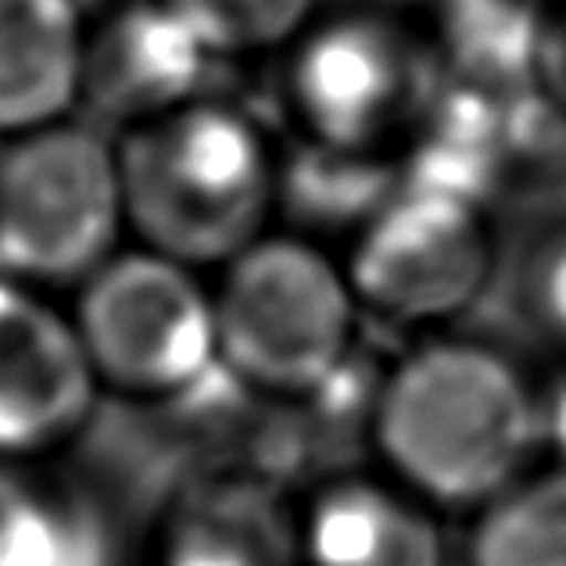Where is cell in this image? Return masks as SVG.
Instances as JSON below:
<instances>
[{"instance_id":"cell-8","label":"cell","mask_w":566,"mask_h":566,"mask_svg":"<svg viewBox=\"0 0 566 566\" xmlns=\"http://www.w3.org/2000/svg\"><path fill=\"white\" fill-rule=\"evenodd\" d=\"M101 387L51 291L0 273V463H51L94 423Z\"/></svg>"},{"instance_id":"cell-11","label":"cell","mask_w":566,"mask_h":566,"mask_svg":"<svg viewBox=\"0 0 566 566\" xmlns=\"http://www.w3.org/2000/svg\"><path fill=\"white\" fill-rule=\"evenodd\" d=\"M140 566H302L297 499L251 467L193 473L161 502Z\"/></svg>"},{"instance_id":"cell-1","label":"cell","mask_w":566,"mask_h":566,"mask_svg":"<svg viewBox=\"0 0 566 566\" xmlns=\"http://www.w3.org/2000/svg\"><path fill=\"white\" fill-rule=\"evenodd\" d=\"M366 441L401 488L473 516L538 467V384L488 340L427 334L380 374Z\"/></svg>"},{"instance_id":"cell-7","label":"cell","mask_w":566,"mask_h":566,"mask_svg":"<svg viewBox=\"0 0 566 566\" xmlns=\"http://www.w3.org/2000/svg\"><path fill=\"white\" fill-rule=\"evenodd\" d=\"M363 316L434 334L481 302L495 276L484 205L401 187L340 251Z\"/></svg>"},{"instance_id":"cell-19","label":"cell","mask_w":566,"mask_h":566,"mask_svg":"<svg viewBox=\"0 0 566 566\" xmlns=\"http://www.w3.org/2000/svg\"><path fill=\"white\" fill-rule=\"evenodd\" d=\"M524 294L538 331L566 348V233L534 251Z\"/></svg>"},{"instance_id":"cell-15","label":"cell","mask_w":566,"mask_h":566,"mask_svg":"<svg viewBox=\"0 0 566 566\" xmlns=\"http://www.w3.org/2000/svg\"><path fill=\"white\" fill-rule=\"evenodd\" d=\"M406 187L398 155L340 151V147L291 140L280 151L276 227L331 248L352 241L380 208Z\"/></svg>"},{"instance_id":"cell-12","label":"cell","mask_w":566,"mask_h":566,"mask_svg":"<svg viewBox=\"0 0 566 566\" xmlns=\"http://www.w3.org/2000/svg\"><path fill=\"white\" fill-rule=\"evenodd\" d=\"M302 566H449L444 513L384 470H337L297 499Z\"/></svg>"},{"instance_id":"cell-5","label":"cell","mask_w":566,"mask_h":566,"mask_svg":"<svg viewBox=\"0 0 566 566\" xmlns=\"http://www.w3.org/2000/svg\"><path fill=\"white\" fill-rule=\"evenodd\" d=\"M72 323L104 398L180 406L219 374L212 283L129 244L72 291Z\"/></svg>"},{"instance_id":"cell-4","label":"cell","mask_w":566,"mask_h":566,"mask_svg":"<svg viewBox=\"0 0 566 566\" xmlns=\"http://www.w3.org/2000/svg\"><path fill=\"white\" fill-rule=\"evenodd\" d=\"M449 80L416 8L340 0L280 57L276 91L297 140L401 158Z\"/></svg>"},{"instance_id":"cell-18","label":"cell","mask_w":566,"mask_h":566,"mask_svg":"<svg viewBox=\"0 0 566 566\" xmlns=\"http://www.w3.org/2000/svg\"><path fill=\"white\" fill-rule=\"evenodd\" d=\"M198 33L212 62H259L283 57L316 22L323 0H166Z\"/></svg>"},{"instance_id":"cell-10","label":"cell","mask_w":566,"mask_h":566,"mask_svg":"<svg viewBox=\"0 0 566 566\" xmlns=\"http://www.w3.org/2000/svg\"><path fill=\"white\" fill-rule=\"evenodd\" d=\"M212 54L166 0H112L86 19L83 108L118 133L205 94Z\"/></svg>"},{"instance_id":"cell-16","label":"cell","mask_w":566,"mask_h":566,"mask_svg":"<svg viewBox=\"0 0 566 566\" xmlns=\"http://www.w3.org/2000/svg\"><path fill=\"white\" fill-rule=\"evenodd\" d=\"M416 11L455 80H531L548 0H420Z\"/></svg>"},{"instance_id":"cell-2","label":"cell","mask_w":566,"mask_h":566,"mask_svg":"<svg viewBox=\"0 0 566 566\" xmlns=\"http://www.w3.org/2000/svg\"><path fill=\"white\" fill-rule=\"evenodd\" d=\"M115 144L137 248L219 273L276 230L283 147L244 104L201 94Z\"/></svg>"},{"instance_id":"cell-3","label":"cell","mask_w":566,"mask_h":566,"mask_svg":"<svg viewBox=\"0 0 566 566\" xmlns=\"http://www.w3.org/2000/svg\"><path fill=\"white\" fill-rule=\"evenodd\" d=\"M219 377L302 409L355 363L363 308L334 248L270 230L212 280Z\"/></svg>"},{"instance_id":"cell-21","label":"cell","mask_w":566,"mask_h":566,"mask_svg":"<svg viewBox=\"0 0 566 566\" xmlns=\"http://www.w3.org/2000/svg\"><path fill=\"white\" fill-rule=\"evenodd\" d=\"M538 412L545 463L566 470V369L548 384H538Z\"/></svg>"},{"instance_id":"cell-20","label":"cell","mask_w":566,"mask_h":566,"mask_svg":"<svg viewBox=\"0 0 566 566\" xmlns=\"http://www.w3.org/2000/svg\"><path fill=\"white\" fill-rule=\"evenodd\" d=\"M531 83L566 118V0H548L538 48H534Z\"/></svg>"},{"instance_id":"cell-13","label":"cell","mask_w":566,"mask_h":566,"mask_svg":"<svg viewBox=\"0 0 566 566\" xmlns=\"http://www.w3.org/2000/svg\"><path fill=\"white\" fill-rule=\"evenodd\" d=\"M108 502L51 463H0V566H118Z\"/></svg>"},{"instance_id":"cell-6","label":"cell","mask_w":566,"mask_h":566,"mask_svg":"<svg viewBox=\"0 0 566 566\" xmlns=\"http://www.w3.org/2000/svg\"><path fill=\"white\" fill-rule=\"evenodd\" d=\"M126 237L115 137L69 118L0 140V273L76 291Z\"/></svg>"},{"instance_id":"cell-14","label":"cell","mask_w":566,"mask_h":566,"mask_svg":"<svg viewBox=\"0 0 566 566\" xmlns=\"http://www.w3.org/2000/svg\"><path fill=\"white\" fill-rule=\"evenodd\" d=\"M83 40L80 0H0V140L76 118Z\"/></svg>"},{"instance_id":"cell-9","label":"cell","mask_w":566,"mask_h":566,"mask_svg":"<svg viewBox=\"0 0 566 566\" xmlns=\"http://www.w3.org/2000/svg\"><path fill=\"white\" fill-rule=\"evenodd\" d=\"M566 118L538 86L449 80L434 108L401 151L409 187L444 190L455 198L491 205L510 193L553 144Z\"/></svg>"},{"instance_id":"cell-17","label":"cell","mask_w":566,"mask_h":566,"mask_svg":"<svg viewBox=\"0 0 566 566\" xmlns=\"http://www.w3.org/2000/svg\"><path fill=\"white\" fill-rule=\"evenodd\" d=\"M463 566H566V470L538 463L476 510Z\"/></svg>"}]
</instances>
